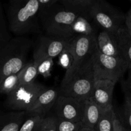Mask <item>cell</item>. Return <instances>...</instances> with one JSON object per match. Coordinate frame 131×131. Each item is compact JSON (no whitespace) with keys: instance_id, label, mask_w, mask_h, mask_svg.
Wrapping results in <instances>:
<instances>
[{"instance_id":"e0dca14e","label":"cell","mask_w":131,"mask_h":131,"mask_svg":"<svg viewBox=\"0 0 131 131\" xmlns=\"http://www.w3.org/2000/svg\"><path fill=\"white\" fill-rule=\"evenodd\" d=\"M116 38L121 56L131 66V36L125 26L118 31Z\"/></svg>"},{"instance_id":"9a60e30c","label":"cell","mask_w":131,"mask_h":131,"mask_svg":"<svg viewBox=\"0 0 131 131\" xmlns=\"http://www.w3.org/2000/svg\"><path fill=\"white\" fill-rule=\"evenodd\" d=\"M94 22L88 14H82L78 17L72 26L70 34L72 38L78 35H94L98 33Z\"/></svg>"},{"instance_id":"30bf717a","label":"cell","mask_w":131,"mask_h":131,"mask_svg":"<svg viewBox=\"0 0 131 131\" xmlns=\"http://www.w3.org/2000/svg\"><path fill=\"white\" fill-rule=\"evenodd\" d=\"M84 101L59 95L54 105L56 117L72 122H82Z\"/></svg>"},{"instance_id":"f546056e","label":"cell","mask_w":131,"mask_h":131,"mask_svg":"<svg viewBox=\"0 0 131 131\" xmlns=\"http://www.w3.org/2000/svg\"><path fill=\"white\" fill-rule=\"evenodd\" d=\"M40 5L41 10L46 8L49 7L55 3L60 2V0H38Z\"/></svg>"},{"instance_id":"5bb4252c","label":"cell","mask_w":131,"mask_h":131,"mask_svg":"<svg viewBox=\"0 0 131 131\" xmlns=\"http://www.w3.org/2000/svg\"><path fill=\"white\" fill-rule=\"evenodd\" d=\"M27 116L26 111L2 112L0 114V131H19Z\"/></svg>"},{"instance_id":"d4e9b609","label":"cell","mask_w":131,"mask_h":131,"mask_svg":"<svg viewBox=\"0 0 131 131\" xmlns=\"http://www.w3.org/2000/svg\"><path fill=\"white\" fill-rule=\"evenodd\" d=\"M35 61L38 63V74L42 75L43 78L50 77V75H51V71H52L54 65L53 58H47L43 59L40 61Z\"/></svg>"},{"instance_id":"d6986e66","label":"cell","mask_w":131,"mask_h":131,"mask_svg":"<svg viewBox=\"0 0 131 131\" xmlns=\"http://www.w3.org/2000/svg\"><path fill=\"white\" fill-rule=\"evenodd\" d=\"M96 0H60V3L69 10L81 14H88Z\"/></svg>"},{"instance_id":"7c38bea8","label":"cell","mask_w":131,"mask_h":131,"mask_svg":"<svg viewBox=\"0 0 131 131\" xmlns=\"http://www.w3.org/2000/svg\"><path fill=\"white\" fill-rule=\"evenodd\" d=\"M60 95V89L47 88L38 96L37 101L28 111L29 114H37L44 116L56 104Z\"/></svg>"},{"instance_id":"f1b7e54d","label":"cell","mask_w":131,"mask_h":131,"mask_svg":"<svg viewBox=\"0 0 131 131\" xmlns=\"http://www.w3.org/2000/svg\"><path fill=\"white\" fill-rule=\"evenodd\" d=\"M113 131H126V128L123 125L116 115H115V118H114Z\"/></svg>"},{"instance_id":"d590c367","label":"cell","mask_w":131,"mask_h":131,"mask_svg":"<svg viewBox=\"0 0 131 131\" xmlns=\"http://www.w3.org/2000/svg\"><path fill=\"white\" fill-rule=\"evenodd\" d=\"M1 113H2V111H1V109H0V114H1Z\"/></svg>"},{"instance_id":"e575fe53","label":"cell","mask_w":131,"mask_h":131,"mask_svg":"<svg viewBox=\"0 0 131 131\" xmlns=\"http://www.w3.org/2000/svg\"><path fill=\"white\" fill-rule=\"evenodd\" d=\"M126 131H131V130H129V129H126Z\"/></svg>"},{"instance_id":"83f0119b","label":"cell","mask_w":131,"mask_h":131,"mask_svg":"<svg viewBox=\"0 0 131 131\" xmlns=\"http://www.w3.org/2000/svg\"><path fill=\"white\" fill-rule=\"evenodd\" d=\"M124 115L125 120L131 130V106L126 101L124 105Z\"/></svg>"},{"instance_id":"ac0fdd59","label":"cell","mask_w":131,"mask_h":131,"mask_svg":"<svg viewBox=\"0 0 131 131\" xmlns=\"http://www.w3.org/2000/svg\"><path fill=\"white\" fill-rule=\"evenodd\" d=\"M20 84H26L35 82L38 74V63L35 60L28 61L23 69L18 73Z\"/></svg>"},{"instance_id":"603a6c76","label":"cell","mask_w":131,"mask_h":131,"mask_svg":"<svg viewBox=\"0 0 131 131\" xmlns=\"http://www.w3.org/2000/svg\"><path fill=\"white\" fill-rule=\"evenodd\" d=\"M9 31V26L6 24L2 6L0 4V49L12 39Z\"/></svg>"},{"instance_id":"44dd1931","label":"cell","mask_w":131,"mask_h":131,"mask_svg":"<svg viewBox=\"0 0 131 131\" xmlns=\"http://www.w3.org/2000/svg\"><path fill=\"white\" fill-rule=\"evenodd\" d=\"M21 125L19 131H40L44 116L37 114H29Z\"/></svg>"},{"instance_id":"4fadbf2b","label":"cell","mask_w":131,"mask_h":131,"mask_svg":"<svg viewBox=\"0 0 131 131\" xmlns=\"http://www.w3.org/2000/svg\"><path fill=\"white\" fill-rule=\"evenodd\" d=\"M97 48L100 52L107 56H122L116 35L106 31L101 30L97 33Z\"/></svg>"},{"instance_id":"8d00e7d4","label":"cell","mask_w":131,"mask_h":131,"mask_svg":"<svg viewBox=\"0 0 131 131\" xmlns=\"http://www.w3.org/2000/svg\"><path fill=\"white\" fill-rule=\"evenodd\" d=\"M130 1H131V0H130Z\"/></svg>"},{"instance_id":"1f68e13d","label":"cell","mask_w":131,"mask_h":131,"mask_svg":"<svg viewBox=\"0 0 131 131\" xmlns=\"http://www.w3.org/2000/svg\"><path fill=\"white\" fill-rule=\"evenodd\" d=\"M128 72V75L127 79L125 83V88L127 89L128 90L131 92V66H129V69L127 70Z\"/></svg>"},{"instance_id":"5b68a950","label":"cell","mask_w":131,"mask_h":131,"mask_svg":"<svg viewBox=\"0 0 131 131\" xmlns=\"http://www.w3.org/2000/svg\"><path fill=\"white\" fill-rule=\"evenodd\" d=\"M93 54L78 70L69 83L63 88H60V95L73 97L82 101L90 97L95 81L93 69Z\"/></svg>"},{"instance_id":"3957f363","label":"cell","mask_w":131,"mask_h":131,"mask_svg":"<svg viewBox=\"0 0 131 131\" xmlns=\"http://www.w3.org/2000/svg\"><path fill=\"white\" fill-rule=\"evenodd\" d=\"M81 13L69 10L60 2L40 10L39 21L45 35L72 38L70 29Z\"/></svg>"},{"instance_id":"2e32d148","label":"cell","mask_w":131,"mask_h":131,"mask_svg":"<svg viewBox=\"0 0 131 131\" xmlns=\"http://www.w3.org/2000/svg\"><path fill=\"white\" fill-rule=\"evenodd\" d=\"M104 111L90 98L84 101V112L82 120L83 126L95 129Z\"/></svg>"},{"instance_id":"ffe728a7","label":"cell","mask_w":131,"mask_h":131,"mask_svg":"<svg viewBox=\"0 0 131 131\" xmlns=\"http://www.w3.org/2000/svg\"><path fill=\"white\" fill-rule=\"evenodd\" d=\"M116 115L113 107L104 111L96 126L97 131H113L114 118Z\"/></svg>"},{"instance_id":"4316f807","label":"cell","mask_w":131,"mask_h":131,"mask_svg":"<svg viewBox=\"0 0 131 131\" xmlns=\"http://www.w3.org/2000/svg\"><path fill=\"white\" fill-rule=\"evenodd\" d=\"M58 118L56 116H45L42 121L40 131H57Z\"/></svg>"},{"instance_id":"277c9868","label":"cell","mask_w":131,"mask_h":131,"mask_svg":"<svg viewBox=\"0 0 131 131\" xmlns=\"http://www.w3.org/2000/svg\"><path fill=\"white\" fill-rule=\"evenodd\" d=\"M88 14L101 30L114 35L125 26V14L106 0H96Z\"/></svg>"},{"instance_id":"7402d4cb","label":"cell","mask_w":131,"mask_h":131,"mask_svg":"<svg viewBox=\"0 0 131 131\" xmlns=\"http://www.w3.org/2000/svg\"><path fill=\"white\" fill-rule=\"evenodd\" d=\"M20 85L19 74H15L5 77L0 81V94L8 95Z\"/></svg>"},{"instance_id":"52a82bcc","label":"cell","mask_w":131,"mask_h":131,"mask_svg":"<svg viewBox=\"0 0 131 131\" xmlns=\"http://www.w3.org/2000/svg\"><path fill=\"white\" fill-rule=\"evenodd\" d=\"M72 43V63L65 72L60 88L69 83L82 65L97 49V35H78L74 37Z\"/></svg>"},{"instance_id":"8992f818","label":"cell","mask_w":131,"mask_h":131,"mask_svg":"<svg viewBox=\"0 0 131 131\" xmlns=\"http://www.w3.org/2000/svg\"><path fill=\"white\" fill-rule=\"evenodd\" d=\"M129 65L122 56L104 54L97 48L93 54V69L95 80L104 79L117 83L128 70Z\"/></svg>"},{"instance_id":"8fae6325","label":"cell","mask_w":131,"mask_h":131,"mask_svg":"<svg viewBox=\"0 0 131 131\" xmlns=\"http://www.w3.org/2000/svg\"><path fill=\"white\" fill-rule=\"evenodd\" d=\"M115 84L116 83L109 80L97 79L95 81L90 98L103 111L113 107V96Z\"/></svg>"},{"instance_id":"484cf974","label":"cell","mask_w":131,"mask_h":131,"mask_svg":"<svg viewBox=\"0 0 131 131\" xmlns=\"http://www.w3.org/2000/svg\"><path fill=\"white\" fill-rule=\"evenodd\" d=\"M82 127V122H72L58 118L57 131H78Z\"/></svg>"},{"instance_id":"4dcf8cb0","label":"cell","mask_w":131,"mask_h":131,"mask_svg":"<svg viewBox=\"0 0 131 131\" xmlns=\"http://www.w3.org/2000/svg\"><path fill=\"white\" fill-rule=\"evenodd\" d=\"M125 27L131 36V8L127 14H125Z\"/></svg>"},{"instance_id":"9c48e42d","label":"cell","mask_w":131,"mask_h":131,"mask_svg":"<svg viewBox=\"0 0 131 131\" xmlns=\"http://www.w3.org/2000/svg\"><path fill=\"white\" fill-rule=\"evenodd\" d=\"M72 38H61L47 35L40 36L35 46L33 60L40 61L47 58L54 59L58 57Z\"/></svg>"},{"instance_id":"7a4b0ae2","label":"cell","mask_w":131,"mask_h":131,"mask_svg":"<svg viewBox=\"0 0 131 131\" xmlns=\"http://www.w3.org/2000/svg\"><path fill=\"white\" fill-rule=\"evenodd\" d=\"M33 42L26 36L12 38L0 49V81L5 77L18 74L29 61Z\"/></svg>"},{"instance_id":"ba28073f","label":"cell","mask_w":131,"mask_h":131,"mask_svg":"<svg viewBox=\"0 0 131 131\" xmlns=\"http://www.w3.org/2000/svg\"><path fill=\"white\" fill-rule=\"evenodd\" d=\"M47 88L37 82L20 84L11 93L6 95L5 107L11 111L28 112L38 96Z\"/></svg>"},{"instance_id":"d6a6232c","label":"cell","mask_w":131,"mask_h":131,"mask_svg":"<svg viewBox=\"0 0 131 131\" xmlns=\"http://www.w3.org/2000/svg\"><path fill=\"white\" fill-rule=\"evenodd\" d=\"M125 101H126L131 106V92L126 88L125 90Z\"/></svg>"},{"instance_id":"cb8c5ba5","label":"cell","mask_w":131,"mask_h":131,"mask_svg":"<svg viewBox=\"0 0 131 131\" xmlns=\"http://www.w3.org/2000/svg\"><path fill=\"white\" fill-rule=\"evenodd\" d=\"M71 42L63 51V52L59 55V63L63 68L67 71L71 67L72 63V43Z\"/></svg>"},{"instance_id":"836d02e7","label":"cell","mask_w":131,"mask_h":131,"mask_svg":"<svg viewBox=\"0 0 131 131\" xmlns=\"http://www.w3.org/2000/svg\"><path fill=\"white\" fill-rule=\"evenodd\" d=\"M78 131H97L95 129H91V128L86 127L83 126Z\"/></svg>"},{"instance_id":"6da1fadb","label":"cell","mask_w":131,"mask_h":131,"mask_svg":"<svg viewBox=\"0 0 131 131\" xmlns=\"http://www.w3.org/2000/svg\"><path fill=\"white\" fill-rule=\"evenodd\" d=\"M38 0H9L7 18L10 31L18 36L41 31Z\"/></svg>"}]
</instances>
